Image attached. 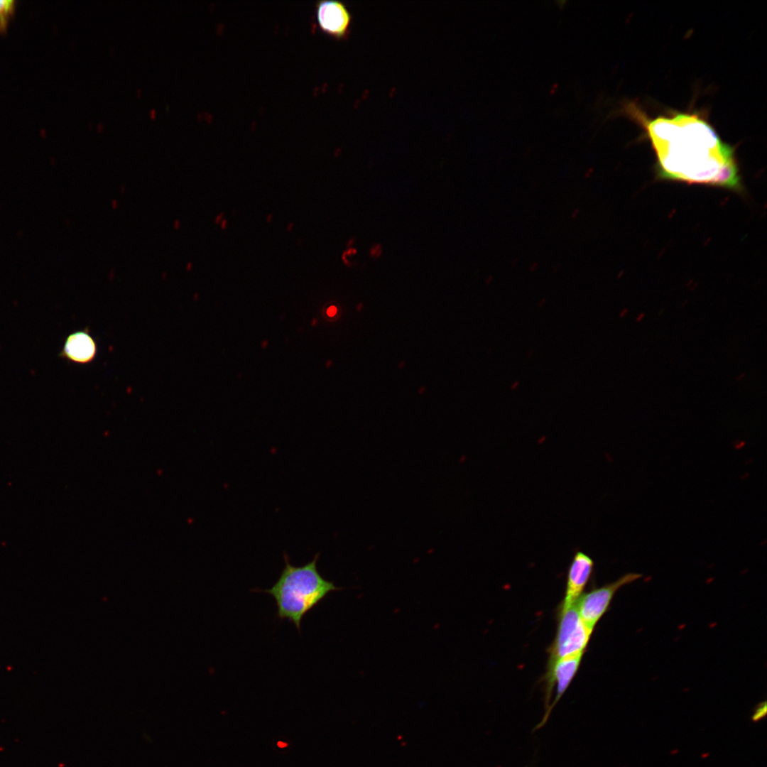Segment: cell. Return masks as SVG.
Masks as SVG:
<instances>
[{
	"label": "cell",
	"instance_id": "1",
	"mask_svg": "<svg viewBox=\"0 0 767 767\" xmlns=\"http://www.w3.org/2000/svg\"><path fill=\"white\" fill-rule=\"evenodd\" d=\"M629 113L643 126L657 158L660 180L702 184L739 191L733 147L722 141L699 114L677 113L649 118L636 107Z\"/></svg>",
	"mask_w": 767,
	"mask_h": 767
},
{
	"label": "cell",
	"instance_id": "2",
	"mask_svg": "<svg viewBox=\"0 0 767 767\" xmlns=\"http://www.w3.org/2000/svg\"><path fill=\"white\" fill-rule=\"evenodd\" d=\"M285 567L276 583L263 590L273 597L281 620L292 622L298 631L304 616L330 592L342 588L324 578L317 570L319 554L303 566H294L284 554Z\"/></svg>",
	"mask_w": 767,
	"mask_h": 767
},
{
	"label": "cell",
	"instance_id": "3",
	"mask_svg": "<svg viewBox=\"0 0 767 767\" xmlns=\"http://www.w3.org/2000/svg\"><path fill=\"white\" fill-rule=\"evenodd\" d=\"M557 616L556 635L549 648L548 665L564 657L584 653L593 632L582 621L575 604L565 609H558Z\"/></svg>",
	"mask_w": 767,
	"mask_h": 767
},
{
	"label": "cell",
	"instance_id": "4",
	"mask_svg": "<svg viewBox=\"0 0 767 767\" xmlns=\"http://www.w3.org/2000/svg\"><path fill=\"white\" fill-rule=\"evenodd\" d=\"M584 653L562 658L551 665H547L543 676L545 683V712L535 730L543 727L555 705L560 700L576 675Z\"/></svg>",
	"mask_w": 767,
	"mask_h": 767
},
{
	"label": "cell",
	"instance_id": "5",
	"mask_svg": "<svg viewBox=\"0 0 767 767\" xmlns=\"http://www.w3.org/2000/svg\"><path fill=\"white\" fill-rule=\"evenodd\" d=\"M640 577H641V575L639 574L629 573L621 576L613 582L581 594L575 604L580 616L584 624L594 631L598 621L607 611L616 592L621 587L631 583Z\"/></svg>",
	"mask_w": 767,
	"mask_h": 767
},
{
	"label": "cell",
	"instance_id": "6",
	"mask_svg": "<svg viewBox=\"0 0 767 767\" xmlns=\"http://www.w3.org/2000/svg\"><path fill=\"white\" fill-rule=\"evenodd\" d=\"M319 30L336 40H346L351 33L352 15L347 5L337 1H320L315 4Z\"/></svg>",
	"mask_w": 767,
	"mask_h": 767
},
{
	"label": "cell",
	"instance_id": "7",
	"mask_svg": "<svg viewBox=\"0 0 767 767\" xmlns=\"http://www.w3.org/2000/svg\"><path fill=\"white\" fill-rule=\"evenodd\" d=\"M594 562L587 553L575 552L568 567L565 597L559 609H565L576 603L594 570Z\"/></svg>",
	"mask_w": 767,
	"mask_h": 767
},
{
	"label": "cell",
	"instance_id": "8",
	"mask_svg": "<svg viewBox=\"0 0 767 767\" xmlns=\"http://www.w3.org/2000/svg\"><path fill=\"white\" fill-rule=\"evenodd\" d=\"M97 353V342L88 327H85L66 336L58 357L68 362L84 365L91 363Z\"/></svg>",
	"mask_w": 767,
	"mask_h": 767
},
{
	"label": "cell",
	"instance_id": "9",
	"mask_svg": "<svg viewBox=\"0 0 767 767\" xmlns=\"http://www.w3.org/2000/svg\"><path fill=\"white\" fill-rule=\"evenodd\" d=\"M14 8L13 0H0V31L6 29L8 19Z\"/></svg>",
	"mask_w": 767,
	"mask_h": 767
},
{
	"label": "cell",
	"instance_id": "10",
	"mask_svg": "<svg viewBox=\"0 0 767 767\" xmlns=\"http://www.w3.org/2000/svg\"><path fill=\"white\" fill-rule=\"evenodd\" d=\"M767 712V704L766 701L758 703L754 708L751 717V721L757 722L763 719Z\"/></svg>",
	"mask_w": 767,
	"mask_h": 767
},
{
	"label": "cell",
	"instance_id": "11",
	"mask_svg": "<svg viewBox=\"0 0 767 767\" xmlns=\"http://www.w3.org/2000/svg\"><path fill=\"white\" fill-rule=\"evenodd\" d=\"M336 312H337V308H336V307H334L333 305L330 306L327 310V315L329 316H334L336 314Z\"/></svg>",
	"mask_w": 767,
	"mask_h": 767
},
{
	"label": "cell",
	"instance_id": "12",
	"mask_svg": "<svg viewBox=\"0 0 767 767\" xmlns=\"http://www.w3.org/2000/svg\"><path fill=\"white\" fill-rule=\"evenodd\" d=\"M645 316H646V313H645V312H640V313H638V315H637V316H636V321L637 322H641V321H642V320H643V319L645 318Z\"/></svg>",
	"mask_w": 767,
	"mask_h": 767
},
{
	"label": "cell",
	"instance_id": "13",
	"mask_svg": "<svg viewBox=\"0 0 767 767\" xmlns=\"http://www.w3.org/2000/svg\"><path fill=\"white\" fill-rule=\"evenodd\" d=\"M628 312H629V310H628V309H626V308H624V309H623V310H621V312H619V316H620V317H621V318L624 317H625V316H626V315L628 314Z\"/></svg>",
	"mask_w": 767,
	"mask_h": 767
},
{
	"label": "cell",
	"instance_id": "14",
	"mask_svg": "<svg viewBox=\"0 0 767 767\" xmlns=\"http://www.w3.org/2000/svg\"><path fill=\"white\" fill-rule=\"evenodd\" d=\"M744 377H745V373H744V372H742V373H741V374H738V375H737V376H736L735 379H736V381H741V380H742V379H744Z\"/></svg>",
	"mask_w": 767,
	"mask_h": 767
},
{
	"label": "cell",
	"instance_id": "15",
	"mask_svg": "<svg viewBox=\"0 0 767 767\" xmlns=\"http://www.w3.org/2000/svg\"><path fill=\"white\" fill-rule=\"evenodd\" d=\"M530 267H531V268H530V270H531V271H535V270L536 269V268L538 267V263H537V262H534V263H533V264H532V265H531V266Z\"/></svg>",
	"mask_w": 767,
	"mask_h": 767
},
{
	"label": "cell",
	"instance_id": "16",
	"mask_svg": "<svg viewBox=\"0 0 767 767\" xmlns=\"http://www.w3.org/2000/svg\"><path fill=\"white\" fill-rule=\"evenodd\" d=\"M277 745L280 748H284V747H285L287 746L286 743H284L283 741H278L277 743Z\"/></svg>",
	"mask_w": 767,
	"mask_h": 767
},
{
	"label": "cell",
	"instance_id": "17",
	"mask_svg": "<svg viewBox=\"0 0 767 767\" xmlns=\"http://www.w3.org/2000/svg\"><path fill=\"white\" fill-rule=\"evenodd\" d=\"M156 110L154 109H152L149 112V115H150V116L151 118H154L155 116H156Z\"/></svg>",
	"mask_w": 767,
	"mask_h": 767
},
{
	"label": "cell",
	"instance_id": "18",
	"mask_svg": "<svg viewBox=\"0 0 767 767\" xmlns=\"http://www.w3.org/2000/svg\"><path fill=\"white\" fill-rule=\"evenodd\" d=\"M579 212H580V211H579V210H578V209H576V210H574V211L572 212V214H571L572 217V218H575V217H577V215L578 214Z\"/></svg>",
	"mask_w": 767,
	"mask_h": 767
},
{
	"label": "cell",
	"instance_id": "19",
	"mask_svg": "<svg viewBox=\"0 0 767 767\" xmlns=\"http://www.w3.org/2000/svg\"><path fill=\"white\" fill-rule=\"evenodd\" d=\"M665 310V308H662L658 313V316L663 315L664 314Z\"/></svg>",
	"mask_w": 767,
	"mask_h": 767
}]
</instances>
